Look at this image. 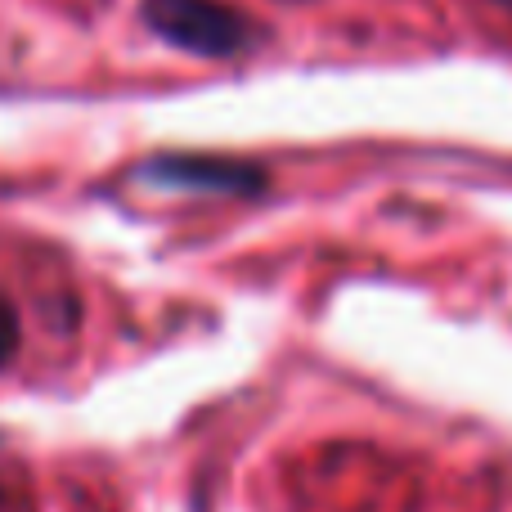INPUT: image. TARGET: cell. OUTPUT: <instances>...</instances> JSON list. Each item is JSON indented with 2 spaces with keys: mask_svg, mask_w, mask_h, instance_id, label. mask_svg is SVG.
I'll use <instances>...</instances> for the list:
<instances>
[{
  "mask_svg": "<svg viewBox=\"0 0 512 512\" xmlns=\"http://www.w3.org/2000/svg\"><path fill=\"white\" fill-rule=\"evenodd\" d=\"M14 351H18V310L9 301H0V364H9Z\"/></svg>",
  "mask_w": 512,
  "mask_h": 512,
  "instance_id": "3957f363",
  "label": "cell"
},
{
  "mask_svg": "<svg viewBox=\"0 0 512 512\" xmlns=\"http://www.w3.org/2000/svg\"><path fill=\"white\" fill-rule=\"evenodd\" d=\"M144 27L198 59H230L252 45V18L225 0H144Z\"/></svg>",
  "mask_w": 512,
  "mask_h": 512,
  "instance_id": "6da1fadb",
  "label": "cell"
},
{
  "mask_svg": "<svg viewBox=\"0 0 512 512\" xmlns=\"http://www.w3.org/2000/svg\"><path fill=\"white\" fill-rule=\"evenodd\" d=\"M499 5H512V0H499Z\"/></svg>",
  "mask_w": 512,
  "mask_h": 512,
  "instance_id": "277c9868",
  "label": "cell"
},
{
  "mask_svg": "<svg viewBox=\"0 0 512 512\" xmlns=\"http://www.w3.org/2000/svg\"><path fill=\"white\" fill-rule=\"evenodd\" d=\"M135 180L167 189H198V194H261L265 171L239 158H207V153H162L135 167Z\"/></svg>",
  "mask_w": 512,
  "mask_h": 512,
  "instance_id": "7a4b0ae2",
  "label": "cell"
}]
</instances>
